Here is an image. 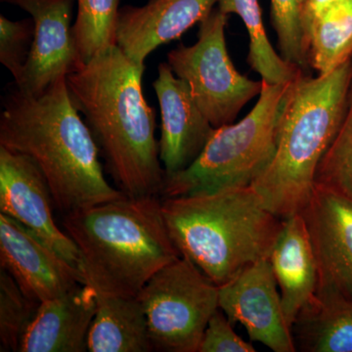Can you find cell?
<instances>
[{
	"instance_id": "8992f818",
	"label": "cell",
	"mask_w": 352,
	"mask_h": 352,
	"mask_svg": "<svg viewBox=\"0 0 352 352\" xmlns=\"http://www.w3.org/2000/svg\"><path fill=\"white\" fill-rule=\"evenodd\" d=\"M288 85L263 80L251 112L240 122L215 129L191 166L166 176L161 198L251 186L276 151L278 120Z\"/></svg>"
},
{
	"instance_id": "30bf717a",
	"label": "cell",
	"mask_w": 352,
	"mask_h": 352,
	"mask_svg": "<svg viewBox=\"0 0 352 352\" xmlns=\"http://www.w3.org/2000/svg\"><path fill=\"white\" fill-rule=\"evenodd\" d=\"M278 288L270 258L261 259L219 287V309L233 325L242 324L252 342L274 352H295Z\"/></svg>"
},
{
	"instance_id": "f1b7e54d",
	"label": "cell",
	"mask_w": 352,
	"mask_h": 352,
	"mask_svg": "<svg viewBox=\"0 0 352 352\" xmlns=\"http://www.w3.org/2000/svg\"><path fill=\"white\" fill-rule=\"evenodd\" d=\"M302 0H300V3H302Z\"/></svg>"
},
{
	"instance_id": "4fadbf2b",
	"label": "cell",
	"mask_w": 352,
	"mask_h": 352,
	"mask_svg": "<svg viewBox=\"0 0 352 352\" xmlns=\"http://www.w3.org/2000/svg\"><path fill=\"white\" fill-rule=\"evenodd\" d=\"M0 266L25 296L43 302L85 284L82 273L12 217L0 214Z\"/></svg>"
},
{
	"instance_id": "d6986e66",
	"label": "cell",
	"mask_w": 352,
	"mask_h": 352,
	"mask_svg": "<svg viewBox=\"0 0 352 352\" xmlns=\"http://www.w3.org/2000/svg\"><path fill=\"white\" fill-rule=\"evenodd\" d=\"M292 331L300 351L352 352V300L315 295Z\"/></svg>"
},
{
	"instance_id": "7402d4cb",
	"label": "cell",
	"mask_w": 352,
	"mask_h": 352,
	"mask_svg": "<svg viewBox=\"0 0 352 352\" xmlns=\"http://www.w3.org/2000/svg\"><path fill=\"white\" fill-rule=\"evenodd\" d=\"M73 25L76 50L83 66L97 54L117 45L120 0H76Z\"/></svg>"
},
{
	"instance_id": "484cf974",
	"label": "cell",
	"mask_w": 352,
	"mask_h": 352,
	"mask_svg": "<svg viewBox=\"0 0 352 352\" xmlns=\"http://www.w3.org/2000/svg\"><path fill=\"white\" fill-rule=\"evenodd\" d=\"M34 23L31 19L11 21L0 15V62L19 82L34 43Z\"/></svg>"
},
{
	"instance_id": "d4e9b609",
	"label": "cell",
	"mask_w": 352,
	"mask_h": 352,
	"mask_svg": "<svg viewBox=\"0 0 352 352\" xmlns=\"http://www.w3.org/2000/svg\"><path fill=\"white\" fill-rule=\"evenodd\" d=\"M300 11V0H271V22L276 32L281 56L303 69L309 64Z\"/></svg>"
},
{
	"instance_id": "ac0fdd59",
	"label": "cell",
	"mask_w": 352,
	"mask_h": 352,
	"mask_svg": "<svg viewBox=\"0 0 352 352\" xmlns=\"http://www.w3.org/2000/svg\"><path fill=\"white\" fill-rule=\"evenodd\" d=\"M96 314L88 333V351H154L147 317L138 296L96 292Z\"/></svg>"
},
{
	"instance_id": "277c9868",
	"label": "cell",
	"mask_w": 352,
	"mask_h": 352,
	"mask_svg": "<svg viewBox=\"0 0 352 352\" xmlns=\"http://www.w3.org/2000/svg\"><path fill=\"white\" fill-rule=\"evenodd\" d=\"M78 245L85 284L98 293L138 296L164 266L182 256L171 240L161 197H122L63 215Z\"/></svg>"
},
{
	"instance_id": "44dd1931",
	"label": "cell",
	"mask_w": 352,
	"mask_h": 352,
	"mask_svg": "<svg viewBox=\"0 0 352 352\" xmlns=\"http://www.w3.org/2000/svg\"><path fill=\"white\" fill-rule=\"evenodd\" d=\"M217 8L226 15L236 14L242 19L250 38L248 62L261 80L288 83L302 73V69L286 61L271 45L258 0H219Z\"/></svg>"
},
{
	"instance_id": "7c38bea8",
	"label": "cell",
	"mask_w": 352,
	"mask_h": 352,
	"mask_svg": "<svg viewBox=\"0 0 352 352\" xmlns=\"http://www.w3.org/2000/svg\"><path fill=\"white\" fill-rule=\"evenodd\" d=\"M20 7L34 23V43L24 73L16 87L39 95L58 78L83 66L71 25L75 0H1Z\"/></svg>"
},
{
	"instance_id": "5bb4252c",
	"label": "cell",
	"mask_w": 352,
	"mask_h": 352,
	"mask_svg": "<svg viewBox=\"0 0 352 352\" xmlns=\"http://www.w3.org/2000/svg\"><path fill=\"white\" fill-rule=\"evenodd\" d=\"M153 87L161 110L160 159L166 177L196 161L215 127L197 105L188 83L176 76L168 63L157 67Z\"/></svg>"
},
{
	"instance_id": "9c48e42d",
	"label": "cell",
	"mask_w": 352,
	"mask_h": 352,
	"mask_svg": "<svg viewBox=\"0 0 352 352\" xmlns=\"http://www.w3.org/2000/svg\"><path fill=\"white\" fill-rule=\"evenodd\" d=\"M54 208L47 180L36 163L0 146V214L27 227L82 275L80 250L57 226Z\"/></svg>"
},
{
	"instance_id": "6da1fadb",
	"label": "cell",
	"mask_w": 352,
	"mask_h": 352,
	"mask_svg": "<svg viewBox=\"0 0 352 352\" xmlns=\"http://www.w3.org/2000/svg\"><path fill=\"white\" fill-rule=\"evenodd\" d=\"M145 66L113 45L66 76L69 97L94 138L116 187L126 197H161L166 171L156 113L142 90Z\"/></svg>"
},
{
	"instance_id": "e0dca14e",
	"label": "cell",
	"mask_w": 352,
	"mask_h": 352,
	"mask_svg": "<svg viewBox=\"0 0 352 352\" xmlns=\"http://www.w3.org/2000/svg\"><path fill=\"white\" fill-rule=\"evenodd\" d=\"M270 261L281 295L285 316L291 328L312 300L318 286V270L302 214L283 219L271 250Z\"/></svg>"
},
{
	"instance_id": "603a6c76",
	"label": "cell",
	"mask_w": 352,
	"mask_h": 352,
	"mask_svg": "<svg viewBox=\"0 0 352 352\" xmlns=\"http://www.w3.org/2000/svg\"><path fill=\"white\" fill-rule=\"evenodd\" d=\"M315 185L352 201V85L346 115L319 164Z\"/></svg>"
},
{
	"instance_id": "2e32d148",
	"label": "cell",
	"mask_w": 352,
	"mask_h": 352,
	"mask_svg": "<svg viewBox=\"0 0 352 352\" xmlns=\"http://www.w3.org/2000/svg\"><path fill=\"white\" fill-rule=\"evenodd\" d=\"M96 308V291L87 284L39 303L19 352L87 351Z\"/></svg>"
},
{
	"instance_id": "ffe728a7",
	"label": "cell",
	"mask_w": 352,
	"mask_h": 352,
	"mask_svg": "<svg viewBox=\"0 0 352 352\" xmlns=\"http://www.w3.org/2000/svg\"><path fill=\"white\" fill-rule=\"evenodd\" d=\"M308 64L327 75L352 56V0H342L322 14L307 38Z\"/></svg>"
},
{
	"instance_id": "5b68a950",
	"label": "cell",
	"mask_w": 352,
	"mask_h": 352,
	"mask_svg": "<svg viewBox=\"0 0 352 352\" xmlns=\"http://www.w3.org/2000/svg\"><path fill=\"white\" fill-rule=\"evenodd\" d=\"M161 199L178 252L219 287L270 258L283 223L252 186Z\"/></svg>"
},
{
	"instance_id": "9a60e30c",
	"label": "cell",
	"mask_w": 352,
	"mask_h": 352,
	"mask_svg": "<svg viewBox=\"0 0 352 352\" xmlns=\"http://www.w3.org/2000/svg\"><path fill=\"white\" fill-rule=\"evenodd\" d=\"M219 0H148L120 8L117 44L139 66L159 46L180 38L208 17Z\"/></svg>"
},
{
	"instance_id": "cb8c5ba5",
	"label": "cell",
	"mask_w": 352,
	"mask_h": 352,
	"mask_svg": "<svg viewBox=\"0 0 352 352\" xmlns=\"http://www.w3.org/2000/svg\"><path fill=\"white\" fill-rule=\"evenodd\" d=\"M39 303L23 293L14 278L0 270V351H19L23 336Z\"/></svg>"
},
{
	"instance_id": "4316f807",
	"label": "cell",
	"mask_w": 352,
	"mask_h": 352,
	"mask_svg": "<svg viewBox=\"0 0 352 352\" xmlns=\"http://www.w3.org/2000/svg\"><path fill=\"white\" fill-rule=\"evenodd\" d=\"M254 351V346L236 333L233 324L219 308L208 321L199 352Z\"/></svg>"
},
{
	"instance_id": "7a4b0ae2",
	"label": "cell",
	"mask_w": 352,
	"mask_h": 352,
	"mask_svg": "<svg viewBox=\"0 0 352 352\" xmlns=\"http://www.w3.org/2000/svg\"><path fill=\"white\" fill-rule=\"evenodd\" d=\"M0 146L29 157L47 180L62 214L124 197L106 179L89 129L58 78L39 95L16 87L2 97Z\"/></svg>"
},
{
	"instance_id": "8fae6325",
	"label": "cell",
	"mask_w": 352,
	"mask_h": 352,
	"mask_svg": "<svg viewBox=\"0 0 352 352\" xmlns=\"http://www.w3.org/2000/svg\"><path fill=\"white\" fill-rule=\"evenodd\" d=\"M300 214L318 270L315 295L352 300V201L315 185Z\"/></svg>"
},
{
	"instance_id": "52a82bcc",
	"label": "cell",
	"mask_w": 352,
	"mask_h": 352,
	"mask_svg": "<svg viewBox=\"0 0 352 352\" xmlns=\"http://www.w3.org/2000/svg\"><path fill=\"white\" fill-rule=\"evenodd\" d=\"M138 298L157 351L199 352L208 321L219 308V286L184 256L157 271Z\"/></svg>"
},
{
	"instance_id": "3957f363",
	"label": "cell",
	"mask_w": 352,
	"mask_h": 352,
	"mask_svg": "<svg viewBox=\"0 0 352 352\" xmlns=\"http://www.w3.org/2000/svg\"><path fill=\"white\" fill-rule=\"evenodd\" d=\"M352 85V58L327 75L289 82L278 120L276 151L251 185L280 219L300 214L311 198L322 157L339 131Z\"/></svg>"
},
{
	"instance_id": "ba28073f",
	"label": "cell",
	"mask_w": 352,
	"mask_h": 352,
	"mask_svg": "<svg viewBox=\"0 0 352 352\" xmlns=\"http://www.w3.org/2000/svg\"><path fill=\"white\" fill-rule=\"evenodd\" d=\"M227 16L217 7L200 23L195 44H179L168 53L173 73L188 83L197 105L215 129L235 122L263 89V80L240 74L229 56Z\"/></svg>"
},
{
	"instance_id": "83f0119b",
	"label": "cell",
	"mask_w": 352,
	"mask_h": 352,
	"mask_svg": "<svg viewBox=\"0 0 352 352\" xmlns=\"http://www.w3.org/2000/svg\"><path fill=\"white\" fill-rule=\"evenodd\" d=\"M340 1L342 0H302L300 3V15L305 50H307V34L315 21L318 19L322 14L325 13L328 9Z\"/></svg>"
}]
</instances>
